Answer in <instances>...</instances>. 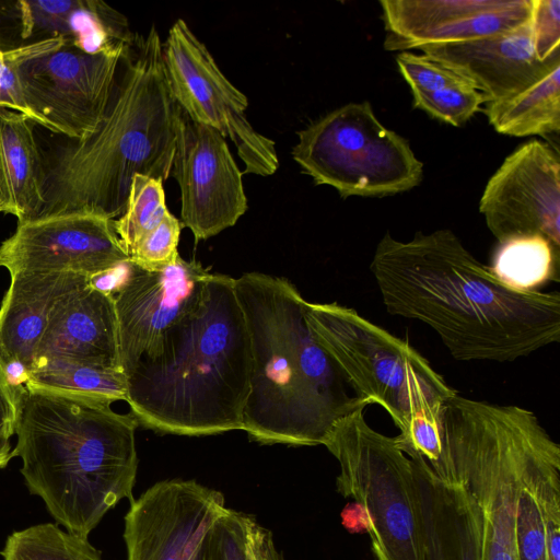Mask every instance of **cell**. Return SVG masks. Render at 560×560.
<instances>
[{"mask_svg": "<svg viewBox=\"0 0 560 560\" xmlns=\"http://www.w3.org/2000/svg\"><path fill=\"white\" fill-rule=\"evenodd\" d=\"M167 213L163 180L136 174L125 212L114 220L115 232L128 255Z\"/></svg>", "mask_w": 560, "mask_h": 560, "instance_id": "f546056e", "label": "cell"}, {"mask_svg": "<svg viewBox=\"0 0 560 560\" xmlns=\"http://www.w3.org/2000/svg\"><path fill=\"white\" fill-rule=\"evenodd\" d=\"M489 124L513 137L542 136L560 130V63L524 89L486 103Z\"/></svg>", "mask_w": 560, "mask_h": 560, "instance_id": "cb8c5ba5", "label": "cell"}, {"mask_svg": "<svg viewBox=\"0 0 560 560\" xmlns=\"http://www.w3.org/2000/svg\"><path fill=\"white\" fill-rule=\"evenodd\" d=\"M542 428L523 407L462 397L441 411L442 452L429 465L460 481L480 517L481 560H520L516 500L530 444Z\"/></svg>", "mask_w": 560, "mask_h": 560, "instance_id": "8992f818", "label": "cell"}, {"mask_svg": "<svg viewBox=\"0 0 560 560\" xmlns=\"http://www.w3.org/2000/svg\"><path fill=\"white\" fill-rule=\"evenodd\" d=\"M292 158L315 185L342 198L385 197L418 186L423 164L369 102L342 105L298 131Z\"/></svg>", "mask_w": 560, "mask_h": 560, "instance_id": "9c48e42d", "label": "cell"}, {"mask_svg": "<svg viewBox=\"0 0 560 560\" xmlns=\"http://www.w3.org/2000/svg\"><path fill=\"white\" fill-rule=\"evenodd\" d=\"M388 51L476 40L530 21L533 0H382Z\"/></svg>", "mask_w": 560, "mask_h": 560, "instance_id": "e0dca14e", "label": "cell"}, {"mask_svg": "<svg viewBox=\"0 0 560 560\" xmlns=\"http://www.w3.org/2000/svg\"><path fill=\"white\" fill-rule=\"evenodd\" d=\"M27 384L70 390L112 402L127 399V376L122 370L63 360H49L36 366Z\"/></svg>", "mask_w": 560, "mask_h": 560, "instance_id": "83f0119b", "label": "cell"}, {"mask_svg": "<svg viewBox=\"0 0 560 560\" xmlns=\"http://www.w3.org/2000/svg\"><path fill=\"white\" fill-rule=\"evenodd\" d=\"M490 269L506 287L534 292L559 281V248L540 235L514 237L499 243Z\"/></svg>", "mask_w": 560, "mask_h": 560, "instance_id": "484cf974", "label": "cell"}, {"mask_svg": "<svg viewBox=\"0 0 560 560\" xmlns=\"http://www.w3.org/2000/svg\"><path fill=\"white\" fill-rule=\"evenodd\" d=\"M370 269L387 312L428 325L456 360L512 362L560 340V294L506 287L450 230L385 233Z\"/></svg>", "mask_w": 560, "mask_h": 560, "instance_id": "6da1fadb", "label": "cell"}, {"mask_svg": "<svg viewBox=\"0 0 560 560\" xmlns=\"http://www.w3.org/2000/svg\"><path fill=\"white\" fill-rule=\"evenodd\" d=\"M479 210L499 243L540 235L560 248L558 153L538 140L520 145L488 180Z\"/></svg>", "mask_w": 560, "mask_h": 560, "instance_id": "5bb4252c", "label": "cell"}, {"mask_svg": "<svg viewBox=\"0 0 560 560\" xmlns=\"http://www.w3.org/2000/svg\"><path fill=\"white\" fill-rule=\"evenodd\" d=\"M203 560H284L272 533L253 515L232 509L217 518L203 541Z\"/></svg>", "mask_w": 560, "mask_h": 560, "instance_id": "4316f807", "label": "cell"}, {"mask_svg": "<svg viewBox=\"0 0 560 560\" xmlns=\"http://www.w3.org/2000/svg\"><path fill=\"white\" fill-rule=\"evenodd\" d=\"M560 463V446L542 427L527 453L516 500V539L520 560H547L544 520L537 501L541 475Z\"/></svg>", "mask_w": 560, "mask_h": 560, "instance_id": "d4e9b609", "label": "cell"}, {"mask_svg": "<svg viewBox=\"0 0 560 560\" xmlns=\"http://www.w3.org/2000/svg\"><path fill=\"white\" fill-rule=\"evenodd\" d=\"M171 175L180 189L182 223L196 242L233 226L247 210L243 173L225 137L182 110Z\"/></svg>", "mask_w": 560, "mask_h": 560, "instance_id": "7c38bea8", "label": "cell"}, {"mask_svg": "<svg viewBox=\"0 0 560 560\" xmlns=\"http://www.w3.org/2000/svg\"><path fill=\"white\" fill-rule=\"evenodd\" d=\"M183 223L170 211L162 222L131 252L130 260L143 268L156 269L174 262Z\"/></svg>", "mask_w": 560, "mask_h": 560, "instance_id": "d6a6232c", "label": "cell"}, {"mask_svg": "<svg viewBox=\"0 0 560 560\" xmlns=\"http://www.w3.org/2000/svg\"><path fill=\"white\" fill-rule=\"evenodd\" d=\"M16 444L12 457L31 494L57 524L81 537L120 500H135L136 418L112 401L26 384L15 392Z\"/></svg>", "mask_w": 560, "mask_h": 560, "instance_id": "7a4b0ae2", "label": "cell"}, {"mask_svg": "<svg viewBox=\"0 0 560 560\" xmlns=\"http://www.w3.org/2000/svg\"><path fill=\"white\" fill-rule=\"evenodd\" d=\"M163 58L172 95L191 120L231 139L245 174L272 175L279 167L276 142L250 125L248 100L219 68L206 45L178 19L163 43Z\"/></svg>", "mask_w": 560, "mask_h": 560, "instance_id": "30bf717a", "label": "cell"}, {"mask_svg": "<svg viewBox=\"0 0 560 560\" xmlns=\"http://www.w3.org/2000/svg\"><path fill=\"white\" fill-rule=\"evenodd\" d=\"M179 113L166 77L163 43L152 25L124 56L97 129L44 158L45 205L39 217L82 212L119 218L136 174L163 182L171 175Z\"/></svg>", "mask_w": 560, "mask_h": 560, "instance_id": "3957f363", "label": "cell"}, {"mask_svg": "<svg viewBox=\"0 0 560 560\" xmlns=\"http://www.w3.org/2000/svg\"><path fill=\"white\" fill-rule=\"evenodd\" d=\"M12 458V448L0 447V469L4 468Z\"/></svg>", "mask_w": 560, "mask_h": 560, "instance_id": "74e56055", "label": "cell"}, {"mask_svg": "<svg viewBox=\"0 0 560 560\" xmlns=\"http://www.w3.org/2000/svg\"><path fill=\"white\" fill-rule=\"evenodd\" d=\"M412 96L416 108L452 126L464 125L480 110L481 105L489 102L487 95L470 81Z\"/></svg>", "mask_w": 560, "mask_h": 560, "instance_id": "4dcf8cb0", "label": "cell"}, {"mask_svg": "<svg viewBox=\"0 0 560 560\" xmlns=\"http://www.w3.org/2000/svg\"><path fill=\"white\" fill-rule=\"evenodd\" d=\"M0 306V365L8 384L28 383L34 358L57 303L86 285L90 277L73 272H16Z\"/></svg>", "mask_w": 560, "mask_h": 560, "instance_id": "ac0fdd59", "label": "cell"}, {"mask_svg": "<svg viewBox=\"0 0 560 560\" xmlns=\"http://www.w3.org/2000/svg\"><path fill=\"white\" fill-rule=\"evenodd\" d=\"M34 126L23 114L0 107V212L18 222L39 217L45 205L44 156Z\"/></svg>", "mask_w": 560, "mask_h": 560, "instance_id": "7402d4cb", "label": "cell"}, {"mask_svg": "<svg viewBox=\"0 0 560 560\" xmlns=\"http://www.w3.org/2000/svg\"><path fill=\"white\" fill-rule=\"evenodd\" d=\"M49 360L122 370L112 294L89 282L57 303L37 347L32 371Z\"/></svg>", "mask_w": 560, "mask_h": 560, "instance_id": "d6986e66", "label": "cell"}, {"mask_svg": "<svg viewBox=\"0 0 560 560\" xmlns=\"http://www.w3.org/2000/svg\"><path fill=\"white\" fill-rule=\"evenodd\" d=\"M234 288L252 351L242 430L260 444L323 445L337 421L366 406L313 338L294 284L247 272Z\"/></svg>", "mask_w": 560, "mask_h": 560, "instance_id": "5b68a950", "label": "cell"}, {"mask_svg": "<svg viewBox=\"0 0 560 560\" xmlns=\"http://www.w3.org/2000/svg\"><path fill=\"white\" fill-rule=\"evenodd\" d=\"M3 560H102L89 539L44 523L15 530L0 551Z\"/></svg>", "mask_w": 560, "mask_h": 560, "instance_id": "f1b7e54d", "label": "cell"}, {"mask_svg": "<svg viewBox=\"0 0 560 560\" xmlns=\"http://www.w3.org/2000/svg\"><path fill=\"white\" fill-rule=\"evenodd\" d=\"M225 509L220 491L194 480L156 482L125 516L128 560H203L205 538Z\"/></svg>", "mask_w": 560, "mask_h": 560, "instance_id": "4fadbf2b", "label": "cell"}, {"mask_svg": "<svg viewBox=\"0 0 560 560\" xmlns=\"http://www.w3.org/2000/svg\"><path fill=\"white\" fill-rule=\"evenodd\" d=\"M15 393L9 386L0 365V447L12 448L11 438L15 430Z\"/></svg>", "mask_w": 560, "mask_h": 560, "instance_id": "e575fe53", "label": "cell"}, {"mask_svg": "<svg viewBox=\"0 0 560 560\" xmlns=\"http://www.w3.org/2000/svg\"><path fill=\"white\" fill-rule=\"evenodd\" d=\"M90 0H0V50L10 51L63 37L77 46Z\"/></svg>", "mask_w": 560, "mask_h": 560, "instance_id": "603a6c76", "label": "cell"}, {"mask_svg": "<svg viewBox=\"0 0 560 560\" xmlns=\"http://www.w3.org/2000/svg\"><path fill=\"white\" fill-rule=\"evenodd\" d=\"M130 260L114 220L82 212L18 222L0 244V267L16 272H73L90 278Z\"/></svg>", "mask_w": 560, "mask_h": 560, "instance_id": "9a60e30c", "label": "cell"}, {"mask_svg": "<svg viewBox=\"0 0 560 560\" xmlns=\"http://www.w3.org/2000/svg\"><path fill=\"white\" fill-rule=\"evenodd\" d=\"M315 341L338 366L357 399L384 408L404 432L419 416H440L457 394L405 340L337 303L305 302Z\"/></svg>", "mask_w": 560, "mask_h": 560, "instance_id": "52a82bcc", "label": "cell"}, {"mask_svg": "<svg viewBox=\"0 0 560 560\" xmlns=\"http://www.w3.org/2000/svg\"><path fill=\"white\" fill-rule=\"evenodd\" d=\"M234 282L210 273L198 306L136 363L126 401L138 424L188 436L242 430L252 351Z\"/></svg>", "mask_w": 560, "mask_h": 560, "instance_id": "277c9868", "label": "cell"}, {"mask_svg": "<svg viewBox=\"0 0 560 560\" xmlns=\"http://www.w3.org/2000/svg\"><path fill=\"white\" fill-rule=\"evenodd\" d=\"M410 459L423 560H481L480 517L470 492L423 458Z\"/></svg>", "mask_w": 560, "mask_h": 560, "instance_id": "ffe728a7", "label": "cell"}, {"mask_svg": "<svg viewBox=\"0 0 560 560\" xmlns=\"http://www.w3.org/2000/svg\"><path fill=\"white\" fill-rule=\"evenodd\" d=\"M431 57L470 80L489 102L504 98L534 82L560 60L540 61L530 21L511 32L456 44L421 47Z\"/></svg>", "mask_w": 560, "mask_h": 560, "instance_id": "44dd1931", "label": "cell"}, {"mask_svg": "<svg viewBox=\"0 0 560 560\" xmlns=\"http://www.w3.org/2000/svg\"><path fill=\"white\" fill-rule=\"evenodd\" d=\"M530 25L537 58L542 62L560 60V1L533 0Z\"/></svg>", "mask_w": 560, "mask_h": 560, "instance_id": "836d02e7", "label": "cell"}, {"mask_svg": "<svg viewBox=\"0 0 560 560\" xmlns=\"http://www.w3.org/2000/svg\"><path fill=\"white\" fill-rule=\"evenodd\" d=\"M132 269V261L128 260L118 266L101 272L90 279L91 284L114 296L127 282Z\"/></svg>", "mask_w": 560, "mask_h": 560, "instance_id": "d590c367", "label": "cell"}, {"mask_svg": "<svg viewBox=\"0 0 560 560\" xmlns=\"http://www.w3.org/2000/svg\"><path fill=\"white\" fill-rule=\"evenodd\" d=\"M210 272L195 259L180 257L162 268L132 262L124 287L114 294L120 365L129 375L152 355L163 334L200 303Z\"/></svg>", "mask_w": 560, "mask_h": 560, "instance_id": "2e32d148", "label": "cell"}, {"mask_svg": "<svg viewBox=\"0 0 560 560\" xmlns=\"http://www.w3.org/2000/svg\"><path fill=\"white\" fill-rule=\"evenodd\" d=\"M342 523L352 533H369L370 521L363 508L353 502L343 510Z\"/></svg>", "mask_w": 560, "mask_h": 560, "instance_id": "8d00e7d4", "label": "cell"}, {"mask_svg": "<svg viewBox=\"0 0 560 560\" xmlns=\"http://www.w3.org/2000/svg\"><path fill=\"white\" fill-rule=\"evenodd\" d=\"M126 54L65 45L25 60L19 77L34 124L70 140L89 138L105 117Z\"/></svg>", "mask_w": 560, "mask_h": 560, "instance_id": "8fae6325", "label": "cell"}, {"mask_svg": "<svg viewBox=\"0 0 560 560\" xmlns=\"http://www.w3.org/2000/svg\"><path fill=\"white\" fill-rule=\"evenodd\" d=\"M396 61L412 94L470 81L451 67L425 55L402 51L396 56Z\"/></svg>", "mask_w": 560, "mask_h": 560, "instance_id": "1f68e13d", "label": "cell"}, {"mask_svg": "<svg viewBox=\"0 0 560 560\" xmlns=\"http://www.w3.org/2000/svg\"><path fill=\"white\" fill-rule=\"evenodd\" d=\"M363 411L337 421L323 443L339 464L337 490L365 511L376 560H423L412 462Z\"/></svg>", "mask_w": 560, "mask_h": 560, "instance_id": "ba28073f", "label": "cell"}]
</instances>
